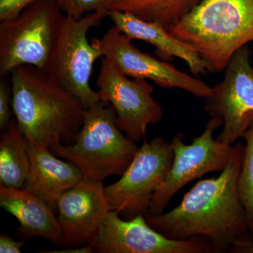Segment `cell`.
I'll list each match as a JSON object with an SVG mask.
<instances>
[{
  "mask_svg": "<svg viewBox=\"0 0 253 253\" xmlns=\"http://www.w3.org/2000/svg\"><path fill=\"white\" fill-rule=\"evenodd\" d=\"M244 146L217 177L200 180L172 211L148 214V224L168 239L206 240L218 253H253V234L238 192Z\"/></svg>",
  "mask_w": 253,
  "mask_h": 253,
  "instance_id": "cell-1",
  "label": "cell"
},
{
  "mask_svg": "<svg viewBox=\"0 0 253 253\" xmlns=\"http://www.w3.org/2000/svg\"><path fill=\"white\" fill-rule=\"evenodd\" d=\"M11 75L13 113L26 140L50 150L73 143L84 123L79 101L35 66H18Z\"/></svg>",
  "mask_w": 253,
  "mask_h": 253,
  "instance_id": "cell-2",
  "label": "cell"
},
{
  "mask_svg": "<svg viewBox=\"0 0 253 253\" xmlns=\"http://www.w3.org/2000/svg\"><path fill=\"white\" fill-rule=\"evenodd\" d=\"M168 31L197 51L208 72H221L253 42V0H203Z\"/></svg>",
  "mask_w": 253,
  "mask_h": 253,
  "instance_id": "cell-3",
  "label": "cell"
},
{
  "mask_svg": "<svg viewBox=\"0 0 253 253\" xmlns=\"http://www.w3.org/2000/svg\"><path fill=\"white\" fill-rule=\"evenodd\" d=\"M116 119L113 106L100 101L85 109L84 123L73 142L57 145L51 151L76 165L84 177L103 181L111 175H122L139 148L118 127Z\"/></svg>",
  "mask_w": 253,
  "mask_h": 253,
  "instance_id": "cell-4",
  "label": "cell"
},
{
  "mask_svg": "<svg viewBox=\"0 0 253 253\" xmlns=\"http://www.w3.org/2000/svg\"><path fill=\"white\" fill-rule=\"evenodd\" d=\"M64 18L54 0H36L16 18L1 21V78L23 65L44 70Z\"/></svg>",
  "mask_w": 253,
  "mask_h": 253,
  "instance_id": "cell-5",
  "label": "cell"
},
{
  "mask_svg": "<svg viewBox=\"0 0 253 253\" xmlns=\"http://www.w3.org/2000/svg\"><path fill=\"white\" fill-rule=\"evenodd\" d=\"M106 15L91 12L79 19L65 16L59 38L44 70L60 86L79 101L84 109L99 102V94L91 89L89 80L101 50L87 33Z\"/></svg>",
  "mask_w": 253,
  "mask_h": 253,
  "instance_id": "cell-6",
  "label": "cell"
},
{
  "mask_svg": "<svg viewBox=\"0 0 253 253\" xmlns=\"http://www.w3.org/2000/svg\"><path fill=\"white\" fill-rule=\"evenodd\" d=\"M171 143L162 136L145 141L121 179L105 187L111 211L123 219L146 217L156 192L172 166Z\"/></svg>",
  "mask_w": 253,
  "mask_h": 253,
  "instance_id": "cell-7",
  "label": "cell"
},
{
  "mask_svg": "<svg viewBox=\"0 0 253 253\" xmlns=\"http://www.w3.org/2000/svg\"><path fill=\"white\" fill-rule=\"evenodd\" d=\"M222 125L221 120L211 118L202 134L194 138L190 144L184 142L182 133L173 137L172 166L155 193L149 214L164 212L169 201L181 188L208 173L222 171L227 166L235 154L237 144L232 146L214 139V131Z\"/></svg>",
  "mask_w": 253,
  "mask_h": 253,
  "instance_id": "cell-8",
  "label": "cell"
},
{
  "mask_svg": "<svg viewBox=\"0 0 253 253\" xmlns=\"http://www.w3.org/2000/svg\"><path fill=\"white\" fill-rule=\"evenodd\" d=\"M129 78L101 58L96 81L100 100L113 106L118 127L136 143L146 137L148 126L161 122L163 110L153 97L154 86L146 79Z\"/></svg>",
  "mask_w": 253,
  "mask_h": 253,
  "instance_id": "cell-9",
  "label": "cell"
},
{
  "mask_svg": "<svg viewBox=\"0 0 253 253\" xmlns=\"http://www.w3.org/2000/svg\"><path fill=\"white\" fill-rule=\"evenodd\" d=\"M250 56L246 45L238 50L226 67L224 80L205 99V111L223 121L217 140L226 144L244 138L253 123V66Z\"/></svg>",
  "mask_w": 253,
  "mask_h": 253,
  "instance_id": "cell-10",
  "label": "cell"
},
{
  "mask_svg": "<svg viewBox=\"0 0 253 253\" xmlns=\"http://www.w3.org/2000/svg\"><path fill=\"white\" fill-rule=\"evenodd\" d=\"M132 40L116 26L100 39L92 40L103 57L114 65L126 77L149 79L161 87L177 88L198 98H207L212 87L197 77L179 71L171 63L145 54L131 42Z\"/></svg>",
  "mask_w": 253,
  "mask_h": 253,
  "instance_id": "cell-11",
  "label": "cell"
},
{
  "mask_svg": "<svg viewBox=\"0 0 253 253\" xmlns=\"http://www.w3.org/2000/svg\"><path fill=\"white\" fill-rule=\"evenodd\" d=\"M89 244L93 253H218L206 240L168 239L151 227L144 216L127 220L114 211Z\"/></svg>",
  "mask_w": 253,
  "mask_h": 253,
  "instance_id": "cell-12",
  "label": "cell"
},
{
  "mask_svg": "<svg viewBox=\"0 0 253 253\" xmlns=\"http://www.w3.org/2000/svg\"><path fill=\"white\" fill-rule=\"evenodd\" d=\"M110 211L103 181L83 178L63 193L56 203L63 246L80 247L89 244Z\"/></svg>",
  "mask_w": 253,
  "mask_h": 253,
  "instance_id": "cell-13",
  "label": "cell"
},
{
  "mask_svg": "<svg viewBox=\"0 0 253 253\" xmlns=\"http://www.w3.org/2000/svg\"><path fill=\"white\" fill-rule=\"evenodd\" d=\"M26 142L31 168L23 188L45 201L56 213L60 196L84 176L76 165L59 159L48 148Z\"/></svg>",
  "mask_w": 253,
  "mask_h": 253,
  "instance_id": "cell-14",
  "label": "cell"
},
{
  "mask_svg": "<svg viewBox=\"0 0 253 253\" xmlns=\"http://www.w3.org/2000/svg\"><path fill=\"white\" fill-rule=\"evenodd\" d=\"M108 16L114 26L131 40H139L154 45L156 54L163 61L179 58L185 61L191 73L197 78L208 72L204 59L192 46L172 36L158 23L144 21L134 15L116 10L110 11Z\"/></svg>",
  "mask_w": 253,
  "mask_h": 253,
  "instance_id": "cell-15",
  "label": "cell"
},
{
  "mask_svg": "<svg viewBox=\"0 0 253 253\" xmlns=\"http://www.w3.org/2000/svg\"><path fill=\"white\" fill-rule=\"evenodd\" d=\"M0 206L19 221V232L28 238L41 237L63 245L56 212L45 201L24 188L0 185Z\"/></svg>",
  "mask_w": 253,
  "mask_h": 253,
  "instance_id": "cell-16",
  "label": "cell"
},
{
  "mask_svg": "<svg viewBox=\"0 0 253 253\" xmlns=\"http://www.w3.org/2000/svg\"><path fill=\"white\" fill-rule=\"evenodd\" d=\"M31 161L26 139L15 119L3 131L0 141V185L23 188Z\"/></svg>",
  "mask_w": 253,
  "mask_h": 253,
  "instance_id": "cell-17",
  "label": "cell"
},
{
  "mask_svg": "<svg viewBox=\"0 0 253 253\" xmlns=\"http://www.w3.org/2000/svg\"><path fill=\"white\" fill-rule=\"evenodd\" d=\"M201 1L203 0H113L110 11L129 13L144 21L157 23L168 31Z\"/></svg>",
  "mask_w": 253,
  "mask_h": 253,
  "instance_id": "cell-18",
  "label": "cell"
},
{
  "mask_svg": "<svg viewBox=\"0 0 253 253\" xmlns=\"http://www.w3.org/2000/svg\"><path fill=\"white\" fill-rule=\"evenodd\" d=\"M246 141L237 189L253 234V123L245 133Z\"/></svg>",
  "mask_w": 253,
  "mask_h": 253,
  "instance_id": "cell-19",
  "label": "cell"
},
{
  "mask_svg": "<svg viewBox=\"0 0 253 253\" xmlns=\"http://www.w3.org/2000/svg\"><path fill=\"white\" fill-rule=\"evenodd\" d=\"M65 16L79 19L84 15L98 12L108 16L113 0H54Z\"/></svg>",
  "mask_w": 253,
  "mask_h": 253,
  "instance_id": "cell-20",
  "label": "cell"
},
{
  "mask_svg": "<svg viewBox=\"0 0 253 253\" xmlns=\"http://www.w3.org/2000/svg\"><path fill=\"white\" fill-rule=\"evenodd\" d=\"M12 90L6 80L0 81V129L4 131L9 126L12 116Z\"/></svg>",
  "mask_w": 253,
  "mask_h": 253,
  "instance_id": "cell-21",
  "label": "cell"
},
{
  "mask_svg": "<svg viewBox=\"0 0 253 253\" xmlns=\"http://www.w3.org/2000/svg\"><path fill=\"white\" fill-rule=\"evenodd\" d=\"M36 0H0V21L12 19Z\"/></svg>",
  "mask_w": 253,
  "mask_h": 253,
  "instance_id": "cell-22",
  "label": "cell"
},
{
  "mask_svg": "<svg viewBox=\"0 0 253 253\" xmlns=\"http://www.w3.org/2000/svg\"><path fill=\"white\" fill-rule=\"evenodd\" d=\"M24 242L16 241L12 238L4 234L0 236V253H20L21 248L24 246Z\"/></svg>",
  "mask_w": 253,
  "mask_h": 253,
  "instance_id": "cell-23",
  "label": "cell"
}]
</instances>
